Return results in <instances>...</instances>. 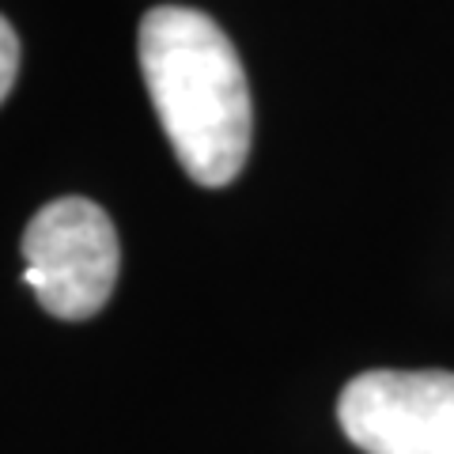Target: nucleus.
<instances>
[{
    "label": "nucleus",
    "mask_w": 454,
    "mask_h": 454,
    "mask_svg": "<svg viewBox=\"0 0 454 454\" xmlns=\"http://www.w3.org/2000/svg\"><path fill=\"white\" fill-rule=\"evenodd\" d=\"M140 68L186 175L227 186L250 155V91L231 38L193 8H152L140 20Z\"/></svg>",
    "instance_id": "f257e3e1"
},
{
    "label": "nucleus",
    "mask_w": 454,
    "mask_h": 454,
    "mask_svg": "<svg viewBox=\"0 0 454 454\" xmlns=\"http://www.w3.org/2000/svg\"><path fill=\"white\" fill-rule=\"evenodd\" d=\"M23 284L53 318L83 322L106 307L121 269L118 231L88 197H61L23 231Z\"/></svg>",
    "instance_id": "f03ea898"
},
{
    "label": "nucleus",
    "mask_w": 454,
    "mask_h": 454,
    "mask_svg": "<svg viewBox=\"0 0 454 454\" xmlns=\"http://www.w3.org/2000/svg\"><path fill=\"white\" fill-rule=\"evenodd\" d=\"M337 420L364 454H454V375L364 372L340 390Z\"/></svg>",
    "instance_id": "7ed1b4c3"
},
{
    "label": "nucleus",
    "mask_w": 454,
    "mask_h": 454,
    "mask_svg": "<svg viewBox=\"0 0 454 454\" xmlns=\"http://www.w3.org/2000/svg\"><path fill=\"white\" fill-rule=\"evenodd\" d=\"M16 73H20V38L12 31V23L0 16V103L8 98Z\"/></svg>",
    "instance_id": "20e7f679"
}]
</instances>
